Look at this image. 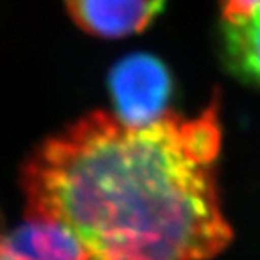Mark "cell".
Wrapping results in <instances>:
<instances>
[{
	"label": "cell",
	"instance_id": "8992f818",
	"mask_svg": "<svg viewBox=\"0 0 260 260\" xmlns=\"http://www.w3.org/2000/svg\"><path fill=\"white\" fill-rule=\"evenodd\" d=\"M223 20L233 22L260 12V0H220Z\"/></svg>",
	"mask_w": 260,
	"mask_h": 260
},
{
	"label": "cell",
	"instance_id": "3957f363",
	"mask_svg": "<svg viewBox=\"0 0 260 260\" xmlns=\"http://www.w3.org/2000/svg\"><path fill=\"white\" fill-rule=\"evenodd\" d=\"M78 27L102 39L139 34L162 14L166 0H64Z\"/></svg>",
	"mask_w": 260,
	"mask_h": 260
},
{
	"label": "cell",
	"instance_id": "5b68a950",
	"mask_svg": "<svg viewBox=\"0 0 260 260\" xmlns=\"http://www.w3.org/2000/svg\"><path fill=\"white\" fill-rule=\"evenodd\" d=\"M221 63L232 76L260 90V12L242 20H223Z\"/></svg>",
	"mask_w": 260,
	"mask_h": 260
},
{
	"label": "cell",
	"instance_id": "6da1fadb",
	"mask_svg": "<svg viewBox=\"0 0 260 260\" xmlns=\"http://www.w3.org/2000/svg\"><path fill=\"white\" fill-rule=\"evenodd\" d=\"M218 102L134 127L93 112L20 174L27 215L58 221L91 260H210L232 240L216 186Z\"/></svg>",
	"mask_w": 260,
	"mask_h": 260
},
{
	"label": "cell",
	"instance_id": "277c9868",
	"mask_svg": "<svg viewBox=\"0 0 260 260\" xmlns=\"http://www.w3.org/2000/svg\"><path fill=\"white\" fill-rule=\"evenodd\" d=\"M0 260H91L64 225L29 216L0 242Z\"/></svg>",
	"mask_w": 260,
	"mask_h": 260
},
{
	"label": "cell",
	"instance_id": "7a4b0ae2",
	"mask_svg": "<svg viewBox=\"0 0 260 260\" xmlns=\"http://www.w3.org/2000/svg\"><path fill=\"white\" fill-rule=\"evenodd\" d=\"M115 117L127 125H149L168 112L173 76L152 54L135 53L122 58L108 75Z\"/></svg>",
	"mask_w": 260,
	"mask_h": 260
},
{
	"label": "cell",
	"instance_id": "52a82bcc",
	"mask_svg": "<svg viewBox=\"0 0 260 260\" xmlns=\"http://www.w3.org/2000/svg\"><path fill=\"white\" fill-rule=\"evenodd\" d=\"M4 237H5V233H4V218H2V213H0V242H2Z\"/></svg>",
	"mask_w": 260,
	"mask_h": 260
}]
</instances>
